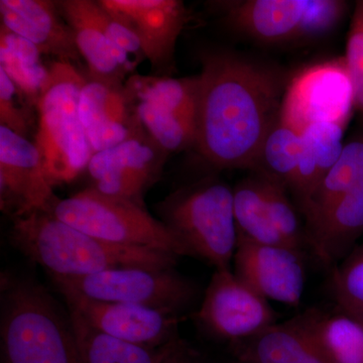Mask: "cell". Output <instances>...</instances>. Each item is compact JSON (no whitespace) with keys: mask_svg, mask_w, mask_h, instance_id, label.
<instances>
[{"mask_svg":"<svg viewBox=\"0 0 363 363\" xmlns=\"http://www.w3.org/2000/svg\"><path fill=\"white\" fill-rule=\"evenodd\" d=\"M200 62L196 150L215 169L252 171L290 79L229 52H203Z\"/></svg>","mask_w":363,"mask_h":363,"instance_id":"6da1fadb","label":"cell"},{"mask_svg":"<svg viewBox=\"0 0 363 363\" xmlns=\"http://www.w3.org/2000/svg\"><path fill=\"white\" fill-rule=\"evenodd\" d=\"M11 240L14 247L52 276H87L128 267L169 269L178 257L152 248L98 240L45 211L13 218Z\"/></svg>","mask_w":363,"mask_h":363,"instance_id":"7a4b0ae2","label":"cell"},{"mask_svg":"<svg viewBox=\"0 0 363 363\" xmlns=\"http://www.w3.org/2000/svg\"><path fill=\"white\" fill-rule=\"evenodd\" d=\"M2 363H81L70 314L42 286L1 279Z\"/></svg>","mask_w":363,"mask_h":363,"instance_id":"3957f363","label":"cell"},{"mask_svg":"<svg viewBox=\"0 0 363 363\" xmlns=\"http://www.w3.org/2000/svg\"><path fill=\"white\" fill-rule=\"evenodd\" d=\"M160 220L188 255L206 260L216 269H230L238 247L233 189L210 177L178 189L156 205Z\"/></svg>","mask_w":363,"mask_h":363,"instance_id":"277c9868","label":"cell"},{"mask_svg":"<svg viewBox=\"0 0 363 363\" xmlns=\"http://www.w3.org/2000/svg\"><path fill=\"white\" fill-rule=\"evenodd\" d=\"M86 80L74 64L52 62L49 81L37 105L35 145L52 187L75 180L87 169L94 154L78 111L79 95Z\"/></svg>","mask_w":363,"mask_h":363,"instance_id":"5b68a950","label":"cell"},{"mask_svg":"<svg viewBox=\"0 0 363 363\" xmlns=\"http://www.w3.org/2000/svg\"><path fill=\"white\" fill-rule=\"evenodd\" d=\"M60 220L98 240L152 248L176 257L188 255L178 238L145 206L87 188L55 203L50 212Z\"/></svg>","mask_w":363,"mask_h":363,"instance_id":"8992f818","label":"cell"},{"mask_svg":"<svg viewBox=\"0 0 363 363\" xmlns=\"http://www.w3.org/2000/svg\"><path fill=\"white\" fill-rule=\"evenodd\" d=\"M211 6L227 26L267 44L326 37L345 16L339 0H233Z\"/></svg>","mask_w":363,"mask_h":363,"instance_id":"52a82bcc","label":"cell"},{"mask_svg":"<svg viewBox=\"0 0 363 363\" xmlns=\"http://www.w3.org/2000/svg\"><path fill=\"white\" fill-rule=\"evenodd\" d=\"M87 297L178 314L194 300L196 288L173 269L128 267L80 277L52 276Z\"/></svg>","mask_w":363,"mask_h":363,"instance_id":"ba28073f","label":"cell"},{"mask_svg":"<svg viewBox=\"0 0 363 363\" xmlns=\"http://www.w3.org/2000/svg\"><path fill=\"white\" fill-rule=\"evenodd\" d=\"M353 91L343 58L327 60L298 71L286 85L281 119L301 133L312 123H350Z\"/></svg>","mask_w":363,"mask_h":363,"instance_id":"9c48e42d","label":"cell"},{"mask_svg":"<svg viewBox=\"0 0 363 363\" xmlns=\"http://www.w3.org/2000/svg\"><path fill=\"white\" fill-rule=\"evenodd\" d=\"M269 301L245 285L230 269H216L197 320L216 338L241 342L276 324Z\"/></svg>","mask_w":363,"mask_h":363,"instance_id":"30bf717a","label":"cell"},{"mask_svg":"<svg viewBox=\"0 0 363 363\" xmlns=\"http://www.w3.org/2000/svg\"><path fill=\"white\" fill-rule=\"evenodd\" d=\"M169 152L143 130L91 157L92 188L143 206V196L162 175Z\"/></svg>","mask_w":363,"mask_h":363,"instance_id":"8fae6325","label":"cell"},{"mask_svg":"<svg viewBox=\"0 0 363 363\" xmlns=\"http://www.w3.org/2000/svg\"><path fill=\"white\" fill-rule=\"evenodd\" d=\"M69 310L90 326L111 337L157 348L178 340V316L142 306L96 300L70 286L56 285Z\"/></svg>","mask_w":363,"mask_h":363,"instance_id":"7c38bea8","label":"cell"},{"mask_svg":"<svg viewBox=\"0 0 363 363\" xmlns=\"http://www.w3.org/2000/svg\"><path fill=\"white\" fill-rule=\"evenodd\" d=\"M99 1L135 33L155 76L171 77L175 71L177 40L190 18L185 4L180 0Z\"/></svg>","mask_w":363,"mask_h":363,"instance_id":"4fadbf2b","label":"cell"},{"mask_svg":"<svg viewBox=\"0 0 363 363\" xmlns=\"http://www.w3.org/2000/svg\"><path fill=\"white\" fill-rule=\"evenodd\" d=\"M1 209L13 218L35 211L51 212L59 198L45 178L35 143L0 126Z\"/></svg>","mask_w":363,"mask_h":363,"instance_id":"5bb4252c","label":"cell"},{"mask_svg":"<svg viewBox=\"0 0 363 363\" xmlns=\"http://www.w3.org/2000/svg\"><path fill=\"white\" fill-rule=\"evenodd\" d=\"M234 274L264 298L298 306L305 291L302 252L289 247L259 245L238 236Z\"/></svg>","mask_w":363,"mask_h":363,"instance_id":"9a60e30c","label":"cell"},{"mask_svg":"<svg viewBox=\"0 0 363 363\" xmlns=\"http://www.w3.org/2000/svg\"><path fill=\"white\" fill-rule=\"evenodd\" d=\"M56 4L73 30L78 51L87 65V78L124 84L138 66L112 43L106 13L99 0H58Z\"/></svg>","mask_w":363,"mask_h":363,"instance_id":"2e32d148","label":"cell"},{"mask_svg":"<svg viewBox=\"0 0 363 363\" xmlns=\"http://www.w3.org/2000/svg\"><path fill=\"white\" fill-rule=\"evenodd\" d=\"M78 111L94 154L145 130L124 84L87 78L79 95Z\"/></svg>","mask_w":363,"mask_h":363,"instance_id":"e0dca14e","label":"cell"},{"mask_svg":"<svg viewBox=\"0 0 363 363\" xmlns=\"http://www.w3.org/2000/svg\"><path fill=\"white\" fill-rule=\"evenodd\" d=\"M1 26L28 42L55 61L80 64L73 30L50 0H1Z\"/></svg>","mask_w":363,"mask_h":363,"instance_id":"ac0fdd59","label":"cell"},{"mask_svg":"<svg viewBox=\"0 0 363 363\" xmlns=\"http://www.w3.org/2000/svg\"><path fill=\"white\" fill-rule=\"evenodd\" d=\"M305 231L307 242L324 264L342 260L363 235V178Z\"/></svg>","mask_w":363,"mask_h":363,"instance_id":"d6986e66","label":"cell"},{"mask_svg":"<svg viewBox=\"0 0 363 363\" xmlns=\"http://www.w3.org/2000/svg\"><path fill=\"white\" fill-rule=\"evenodd\" d=\"M345 126L334 123L310 124L301 131V152L292 187L300 210L332 168L341 152Z\"/></svg>","mask_w":363,"mask_h":363,"instance_id":"ffe728a7","label":"cell"},{"mask_svg":"<svg viewBox=\"0 0 363 363\" xmlns=\"http://www.w3.org/2000/svg\"><path fill=\"white\" fill-rule=\"evenodd\" d=\"M233 346L238 359L247 363H330L293 320Z\"/></svg>","mask_w":363,"mask_h":363,"instance_id":"44dd1931","label":"cell"},{"mask_svg":"<svg viewBox=\"0 0 363 363\" xmlns=\"http://www.w3.org/2000/svg\"><path fill=\"white\" fill-rule=\"evenodd\" d=\"M330 363H363V324L347 313L310 309L292 319Z\"/></svg>","mask_w":363,"mask_h":363,"instance_id":"7402d4cb","label":"cell"},{"mask_svg":"<svg viewBox=\"0 0 363 363\" xmlns=\"http://www.w3.org/2000/svg\"><path fill=\"white\" fill-rule=\"evenodd\" d=\"M81 363H166L178 340L152 348L111 337L69 310Z\"/></svg>","mask_w":363,"mask_h":363,"instance_id":"603a6c76","label":"cell"},{"mask_svg":"<svg viewBox=\"0 0 363 363\" xmlns=\"http://www.w3.org/2000/svg\"><path fill=\"white\" fill-rule=\"evenodd\" d=\"M363 178V123L344 143L337 161L325 175L302 213L306 229L314 225ZM305 229V230H306Z\"/></svg>","mask_w":363,"mask_h":363,"instance_id":"cb8c5ba5","label":"cell"},{"mask_svg":"<svg viewBox=\"0 0 363 363\" xmlns=\"http://www.w3.org/2000/svg\"><path fill=\"white\" fill-rule=\"evenodd\" d=\"M124 86L133 101L147 102L162 111L196 121L199 75L174 78L133 74Z\"/></svg>","mask_w":363,"mask_h":363,"instance_id":"d4e9b609","label":"cell"},{"mask_svg":"<svg viewBox=\"0 0 363 363\" xmlns=\"http://www.w3.org/2000/svg\"><path fill=\"white\" fill-rule=\"evenodd\" d=\"M39 50L23 38L0 28V69L37 108L50 78V67L42 61Z\"/></svg>","mask_w":363,"mask_h":363,"instance_id":"484cf974","label":"cell"},{"mask_svg":"<svg viewBox=\"0 0 363 363\" xmlns=\"http://www.w3.org/2000/svg\"><path fill=\"white\" fill-rule=\"evenodd\" d=\"M233 207L238 236L259 245L291 247L269 218L259 176L245 179L235 186Z\"/></svg>","mask_w":363,"mask_h":363,"instance_id":"4316f807","label":"cell"},{"mask_svg":"<svg viewBox=\"0 0 363 363\" xmlns=\"http://www.w3.org/2000/svg\"><path fill=\"white\" fill-rule=\"evenodd\" d=\"M300 152L301 133L279 119L262 142L252 171L289 190L295 180Z\"/></svg>","mask_w":363,"mask_h":363,"instance_id":"83f0119b","label":"cell"},{"mask_svg":"<svg viewBox=\"0 0 363 363\" xmlns=\"http://www.w3.org/2000/svg\"><path fill=\"white\" fill-rule=\"evenodd\" d=\"M133 104L140 123L147 135L169 154L195 147V119L169 113L147 102L133 101Z\"/></svg>","mask_w":363,"mask_h":363,"instance_id":"f1b7e54d","label":"cell"},{"mask_svg":"<svg viewBox=\"0 0 363 363\" xmlns=\"http://www.w3.org/2000/svg\"><path fill=\"white\" fill-rule=\"evenodd\" d=\"M259 177L272 224L291 247L302 252L304 242H307L306 231L303 230L296 208L288 197V188L271 179Z\"/></svg>","mask_w":363,"mask_h":363,"instance_id":"f546056e","label":"cell"},{"mask_svg":"<svg viewBox=\"0 0 363 363\" xmlns=\"http://www.w3.org/2000/svg\"><path fill=\"white\" fill-rule=\"evenodd\" d=\"M331 290L338 309L350 315H363V242L334 267Z\"/></svg>","mask_w":363,"mask_h":363,"instance_id":"4dcf8cb0","label":"cell"},{"mask_svg":"<svg viewBox=\"0 0 363 363\" xmlns=\"http://www.w3.org/2000/svg\"><path fill=\"white\" fill-rule=\"evenodd\" d=\"M343 60L352 86L354 109L363 119V0L355 2Z\"/></svg>","mask_w":363,"mask_h":363,"instance_id":"1f68e13d","label":"cell"},{"mask_svg":"<svg viewBox=\"0 0 363 363\" xmlns=\"http://www.w3.org/2000/svg\"><path fill=\"white\" fill-rule=\"evenodd\" d=\"M28 106L33 105L26 95L0 69V126L26 138L32 124Z\"/></svg>","mask_w":363,"mask_h":363,"instance_id":"d6a6232c","label":"cell"},{"mask_svg":"<svg viewBox=\"0 0 363 363\" xmlns=\"http://www.w3.org/2000/svg\"><path fill=\"white\" fill-rule=\"evenodd\" d=\"M166 363H200V362L193 351L189 350L185 344L182 343V341H179L178 345L169 355Z\"/></svg>","mask_w":363,"mask_h":363,"instance_id":"836d02e7","label":"cell"},{"mask_svg":"<svg viewBox=\"0 0 363 363\" xmlns=\"http://www.w3.org/2000/svg\"><path fill=\"white\" fill-rule=\"evenodd\" d=\"M351 316L357 318V319L359 320V321L363 324V315H351Z\"/></svg>","mask_w":363,"mask_h":363,"instance_id":"e575fe53","label":"cell"},{"mask_svg":"<svg viewBox=\"0 0 363 363\" xmlns=\"http://www.w3.org/2000/svg\"><path fill=\"white\" fill-rule=\"evenodd\" d=\"M233 363H247V362H241V360H236V362H234Z\"/></svg>","mask_w":363,"mask_h":363,"instance_id":"d590c367","label":"cell"}]
</instances>
